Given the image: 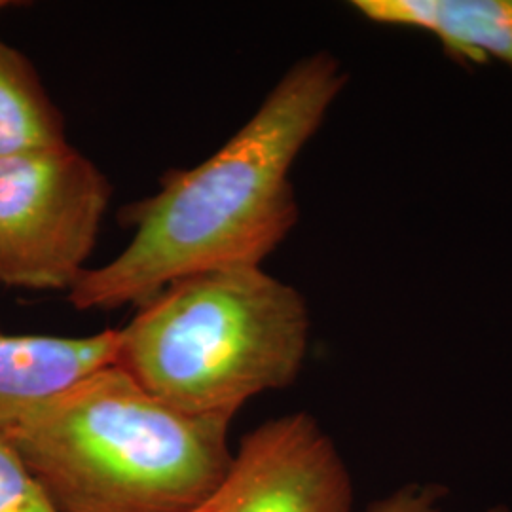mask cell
I'll return each mask as SVG.
<instances>
[{
	"label": "cell",
	"mask_w": 512,
	"mask_h": 512,
	"mask_svg": "<svg viewBox=\"0 0 512 512\" xmlns=\"http://www.w3.org/2000/svg\"><path fill=\"white\" fill-rule=\"evenodd\" d=\"M346 86L338 57L298 59L224 147L192 169L167 173L156 194L126 207L131 241L80 275L69 304L78 311L137 308L188 275L262 266L300 219L294 162Z\"/></svg>",
	"instance_id": "cell-1"
},
{
	"label": "cell",
	"mask_w": 512,
	"mask_h": 512,
	"mask_svg": "<svg viewBox=\"0 0 512 512\" xmlns=\"http://www.w3.org/2000/svg\"><path fill=\"white\" fill-rule=\"evenodd\" d=\"M363 18L423 31L465 63L495 57L512 65V0H355Z\"/></svg>",
	"instance_id": "cell-7"
},
{
	"label": "cell",
	"mask_w": 512,
	"mask_h": 512,
	"mask_svg": "<svg viewBox=\"0 0 512 512\" xmlns=\"http://www.w3.org/2000/svg\"><path fill=\"white\" fill-rule=\"evenodd\" d=\"M490 512H512L511 509H507V507H494V509H490Z\"/></svg>",
	"instance_id": "cell-12"
},
{
	"label": "cell",
	"mask_w": 512,
	"mask_h": 512,
	"mask_svg": "<svg viewBox=\"0 0 512 512\" xmlns=\"http://www.w3.org/2000/svg\"><path fill=\"white\" fill-rule=\"evenodd\" d=\"M0 512H57L12 444L0 435Z\"/></svg>",
	"instance_id": "cell-9"
},
{
	"label": "cell",
	"mask_w": 512,
	"mask_h": 512,
	"mask_svg": "<svg viewBox=\"0 0 512 512\" xmlns=\"http://www.w3.org/2000/svg\"><path fill=\"white\" fill-rule=\"evenodd\" d=\"M222 501H224V494H222V488H220L219 494L215 495L213 499H209L205 505L198 507L196 511L190 512H220L222 511Z\"/></svg>",
	"instance_id": "cell-11"
},
{
	"label": "cell",
	"mask_w": 512,
	"mask_h": 512,
	"mask_svg": "<svg viewBox=\"0 0 512 512\" xmlns=\"http://www.w3.org/2000/svg\"><path fill=\"white\" fill-rule=\"evenodd\" d=\"M220 512H351L353 482L334 440L308 412L249 431L222 486Z\"/></svg>",
	"instance_id": "cell-5"
},
{
	"label": "cell",
	"mask_w": 512,
	"mask_h": 512,
	"mask_svg": "<svg viewBox=\"0 0 512 512\" xmlns=\"http://www.w3.org/2000/svg\"><path fill=\"white\" fill-rule=\"evenodd\" d=\"M228 427L184 414L110 365L0 435L57 512H190L232 471Z\"/></svg>",
	"instance_id": "cell-2"
},
{
	"label": "cell",
	"mask_w": 512,
	"mask_h": 512,
	"mask_svg": "<svg viewBox=\"0 0 512 512\" xmlns=\"http://www.w3.org/2000/svg\"><path fill=\"white\" fill-rule=\"evenodd\" d=\"M116 357L118 329L80 338L0 332V431Z\"/></svg>",
	"instance_id": "cell-6"
},
{
	"label": "cell",
	"mask_w": 512,
	"mask_h": 512,
	"mask_svg": "<svg viewBox=\"0 0 512 512\" xmlns=\"http://www.w3.org/2000/svg\"><path fill=\"white\" fill-rule=\"evenodd\" d=\"M310 308L262 266L169 283L118 329L116 365L165 404L232 421L260 393L298 380L310 348Z\"/></svg>",
	"instance_id": "cell-3"
},
{
	"label": "cell",
	"mask_w": 512,
	"mask_h": 512,
	"mask_svg": "<svg viewBox=\"0 0 512 512\" xmlns=\"http://www.w3.org/2000/svg\"><path fill=\"white\" fill-rule=\"evenodd\" d=\"M448 490L439 484L410 482L368 505L366 512H440Z\"/></svg>",
	"instance_id": "cell-10"
},
{
	"label": "cell",
	"mask_w": 512,
	"mask_h": 512,
	"mask_svg": "<svg viewBox=\"0 0 512 512\" xmlns=\"http://www.w3.org/2000/svg\"><path fill=\"white\" fill-rule=\"evenodd\" d=\"M8 6L0 0V12ZM65 143V120L35 67L0 38V158Z\"/></svg>",
	"instance_id": "cell-8"
},
{
	"label": "cell",
	"mask_w": 512,
	"mask_h": 512,
	"mask_svg": "<svg viewBox=\"0 0 512 512\" xmlns=\"http://www.w3.org/2000/svg\"><path fill=\"white\" fill-rule=\"evenodd\" d=\"M110 196L109 179L71 143L0 158V285L69 293Z\"/></svg>",
	"instance_id": "cell-4"
}]
</instances>
